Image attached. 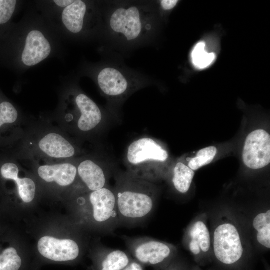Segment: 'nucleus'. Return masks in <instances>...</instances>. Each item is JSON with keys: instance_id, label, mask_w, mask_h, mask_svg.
Listing matches in <instances>:
<instances>
[{"instance_id": "f257e3e1", "label": "nucleus", "mask_w": 270, "mask_h": 270, "mask_svg": "<svg viewBox=\"0 0 270 270\" xmlns=\"http://www.w3.org/2000/svg\"><path fill=\"white\" fill-rule=\"evenodd\" d=\"M114 190L120 225L140 223L152 212L156 200L154 183L127 172L116 176Z\"/></svg>"}, {"instance_id": "f03ea898", "label": "nucleus", "mask_w": 270, "mask_h": 270, "mask_svg": "<svg viewBox=\"0 0 270 270\" xmlns=\"http://www.w3.org/2000/svg\"><path fill=\"white\" fill-rule=\"evenodd\" d=\"M152 14L148 5H116L108 13L107 28L110 35L120 42L138 44L146 40L152 32Z\"/></svg>"}, {"instance_id": "7ed1b4c3", "label": "nucleus", "mask_w": 270, "mask_h": 270, "mask_svg": "<svg viewBox=\"0 0 270 270\" xmlns=\"http://www.w3.org/2000/svg\"><path fill=\"white\" fill-rule=\"evenodd\" d=\"M168 158V152L158 142L150 138L144 137L129 145L125 163L127 172L154 183L162 175Z\"/></svg>"}, {"instance_id": "20e7f679", "label": "nucleus", "mask_w": 270, "mask_h": 270, "mask_svg": "<svg viewBox=\"0 0 270 270\" xmlns=\"http://www.w3.org/2000/svg\"><path fill=\"white\" fill-rule=\"evenodd\" d=\"M98 85L106 98L120 100L144 86L140 77L119 66L106 64L96 76Z\"/></svg>"}, {"instance_id": "39448f33", "label": "nucleus", "mask_w": 270, "mask_h": 270, "mask_svg": "<svg viewBox=\"0 0 270 270\" xmlns=\"http://www.w3.org/2000/svg\"><path fill=\"white\" fill-rule=\"evenodd\" d=\"M123 239L134 260L144 266L160 265L169 259L174 252L170 244L150 238L124 236Z\"/></svg>"}, {"instance_id": "423d86ee", "label": "nucleus", "mask_w": 270, "mask_h": 270, "mask_svg": "<svg viewBox=\"0 0 270 270\" xmlns=\"http://www.w3.org/2000/svg\"><path fill=\"white\" fill-rule=\"evenodd\" d=\"M214 250L217 259L224 264H232L240 260L244 249L234 225L226 223L217 227L214 234Z\"/></svg>"}, {"instance_id": "0eeeda50", "label": "nucleus", "mask_w": 270, "mask_h": 270, "mask_svg": "<svg viewBox=\"0 0 270 270\" xmlns=\"http://www.w3.org/2000/svg\"><path fill=\"white\" fill-rule=\"evenodd\" d=\"M242 160L248 168L258 170L270 162V136L264 130H257L246 137L242 152Z\"/></svg>"}, {"instance_id": "6e6552de", "label": "nucleus", "mask_w": 270, "mask_h": 270, "mask_svg": "<svg viewBox=\"0 0 270 270\" xmlns=\"http://www.w3.org/2000/svg\"><path fill=\"white\" fill-rule=\"evenodd\" d=\"M38 248L44 258L56 262H67L76 260L79 256L78 244L71 239L59 240L45 236L38 241Z\"/></svg>"}, {"instance_id": "1a4fd4ad", "label": "nucleus", "mask_w": 270, "mask_h": 270, "mask_svg": "<svg viewBox=\"0 0 270 270\" xmlns=\"http://www.w3.org/2000/svg\"><path fill=\"white\" fill-rule=\"evenodd\" d=\"M51 50L50 44L43 33L32 30L26 38L21 60L26 66H36L50 56Z\"/></svg>"}, {"instance_id": "9d476101", "label": "nucleus", "mask_w": 270, "mask_h": 270, "mask_svg": "<svg viewBox=\"0 0 270 270\" xmlns=\"http://www.w3.org/2000/svg\"><path fill=\"white\" fill-rule=\"evenodd\" d=\"M76 106L78 111L76 126L82 132H90L102 122V112L100 107L86 94L80 93L74 98Z\"/></svg>"}, {"instance_id": "9b49d317", "label": "nucleus", "mask_w": 270, "mask_h": 270, "mask_svg": "<svg viewBox=\"0 0 270 270\" xmlns=\"http://www.w3.org/2000/svg\"><path fill=\"white\" fill-rule=\"evenodd\" d=\"M39 150L44 154L54 158H68L76 153L74 146L62 136L56 133L47 134L38 142Z\"/></svg>"}, {"instance_id": "f8f14e48", "label": "nucleus", "mask_w": 270, "mask_h": 270, "mask_svg": "<svg viewBox=\"0 0 270 270\" xmlns=\"http://www.w3.org/2000/svg\"><path fill=\"white\" fill-rule=\"evenodd\" d=\"M39 176L48 182L67 186L74 182L78 175L77 166L70 162L46 164L38 169Z\"/></svg>"}, {"instance_id": "ddd939ff", "label": "nucleus", "mask_w": 270, "mask_h": 270, "mask_svg": "<svg viewBox=\"0 0 270 270\" xmlns=\"http://www.w3.org/2000/svg\"><path fill=\"white\" fill-rule=\"evenodd\" d=\"M0 164L2 176L6 180H12L16 182L19 196L24 202H31L34 198L36 190L34 180L28 178H20L18 176V167L14 162L4 160L1 161Z\"/></svg>"}, {"instance_id": "4468645a", "label": "nucleus", "mask_w": 270, "mask_h": 270, "mask_svg": "<svg viewBox=\"0 0 270 270\" xmlns=\"http://www.w3.org/2000/svg\"><path fill=\"white\" fill-rule=\"evenodd\" d=\"M78 174L90 191H96L108 186V175L104 169L92 160H85L77 166Z\"/></svg>"}, {"instance_id": "2eb2a0df", "label": "nucleus", "mask_w": 270, "mask_h": 270, "mask_svg": "<svg viewBox=\"0 0 270 270\" xmlns=\"http://www.w3.org/2000/svg\"><path fill=\"white\" fill-rule=\"evenodd\" d=\"M88 10L87 4L81 0H74L64 8L62 13V21L69 32L78 34L83 30Z\"/></svg>"}, {"instance_id": "dca6fc26", "label": "nucleus", "mask_w": 270, "mask_h": 270, "mask_svg": "<svg viewBox=\"0 0 270 270\" xmlns=\"http://www.w3.org/2000/svg\"><path fill=\"white\" fill-rule=\"evenodd\" d=\"M130 253L108 248L101 250L96 262V270H122L132 260Z\"/></svg>"}, {"instance_id": "f3484780", "label": "nucleus", "mask_w": 270, "mask_h": 270, "mask_svg": "<svg viewBox=\"0 0 270 270\" xmlns=\"http://www.w3.org/2000/svg\"><path fill=\"white\" fill-rule=\"evenodd\" d=\"M194 172L185 164L178 162L173 170L172 182L176 190L182 194L188 192L191 186Z\"/></svg>"}, {"instance_id": "a211bd4d", "label": "nucleus", "mask_w": 270, "mask_h": 270, "mask_svg": "<svg viewBox=\"0 0 270 270\" xmlns=\"http://www.w3.org/2000/svg\"><path fill=\"white\" fill-rule=\"evenodd\" d=\"M253 226L258 231L256 238L264 246L270 248V210L258 214L253 221Z\"/></svg>"}, {"instance_id": "6ab92c4d", "label": "nucleus", "mask_w": 270, "mask_h": 270, "mask_svg": "<svg viewBox=\"0 0 270 270\" xmlns=\"http://www.w3.org/2000/svg\"><path fill=\"white\" fill-rule=\"evenodd\" d=\"M18 118V113L16 107L0 93V133L14 124Z\"/></svg>"}, {"instance_id": "aec40b11", "label": "nucleus", "mask_w": 270, "mask_h": 270, "mask_svg": "<svg viewBox=\"0 0 270 270\" xmlns=\"http://www.w3.org/2000/svg\"><path fill=\"white\" fill-rule=\"evenodd\" d=\"M192 240L190 244L198 245L204 252H207L210 247V237L208 228L202 221L196 222L190 231Z\"/></svg>"}, {"instance_id": "412c9836", "label": "nucleus", "mask_w": 270, "mask_h": 270, "mask_svg": "<svg viewBox=\"0 0 270 270\" xmlns=\"http://www.w3.org/2000/svg\"><path fill=\"white\" fill-rule=\"evenodd\" d=\"M18 1L15 0H0V39L4 36V32L16 11Z\"/></svg>"}, {"instance_id": "4be33fe9", "label": "nucleus", "mask_w": 270, "mask_h": 270, "mask_svg": "<svg viewBox=\"0 0 270 270\" xmlns=\"http://www.w3.org/2000/svg\"><path fill=\"white\" fill-rule=\"evenodd\" d=\"M205 44L198 43L194 48L192 53V63L199 69L204 68L210 65L215 59L214 53H208L204 50Z\"/></svg>"}, {"instance_id": "5701e85b", "label": "nucleus", "mask_w": 270, "mask_h": 270, "mask_svg": "<svg viewBox=\"0 0 270 270\" xmlns=\"http://www.w3.org/2000/svg\"><path fill=\"white\" fill-rule=\"evenodd\" d=\"M217 149L214 146L206 147L200 150L194 158L190 160L188 166L192 170H196L203 166L210 164L216 156Z\"/></svg>"}, {"instance_id": "b1692460", "label": "nucleus", "mask_w": 270, "mask_h": 270, "mask_svg": "<svg viewBox=\"0 0 270 270\" xmlns=\"http://www.w3.org/2000/svg\"><path fill=\"white\" fill-rule=\"evenodd\" d=\"M21 265V258L12 247L4 250L0 255V270H18Z\"/></svg>"}, {"instance_id": "393cba45", "label": "nucleus", "mask_w": 270, "mask_h": 270, "mask_svg": "<svg viewBox=\"0 0 270 270\" xmlns=\"http://www.w3.org/2000/svg\"><path fill=\"white\" fill-rule=\"evenodd\" d=\"M178 2V0H162L160 3L163 10H168L174 8Z\"/></svg>"}, {"instance_id": "a878e982", "label": "nucleus", "mask_w": 270, "mask_h": 270, "mask_svg": "<svg viewBox=\"0 0 270 270\" xmlns=\"http://www.w3.org/2000/svg\"><path fill=\"white\" fill-rule=\"evenodd\" d=\"M122 270H144V266L132 259L130 262Z\"/></svg>"}, {"instance_id": "bb28decb", "label": "nucleus", "mask_w": 270, "mask_h": 270, "mask_svg": "<svg viewBox=\"0 0 270 270\" xmlns=\"http://www.w3.org/2000/svg\"><path fill=\"white\" fill-rule=\"evenodd\" d=\"M74 2V0H54V2L58 6L66 8Z\"/></svg>"}]
</instances>
